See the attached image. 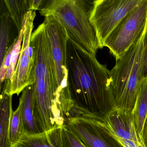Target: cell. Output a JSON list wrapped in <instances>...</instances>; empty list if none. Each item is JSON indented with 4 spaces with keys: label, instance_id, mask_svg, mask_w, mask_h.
<instances>
[{
    "label": "cell",
    "instance_id": "cell-1",
    "mask_svg": "<svg viewBox=\"0 0 147 147\" xmlns=\"http://www.w3.org/2000/svg\"><path fill=\"white\" fill-rule=\"evenodd\" d=\"M67 66L68 86L80 116L105 119L116 107L110 70L69 37Z\"/></svg>",
    "mask_w": 147,
    "mask_h": 147
},
{
    "label": "cell",
    "instance_id": "cell-2",
    "mask_svg": "<svg viewBox=\"0 0 147 147\" xmlns=\"http://www.w3.org/2000/svg\"><path fill=\"white\" fill-rule=\"evenodd\" d=\"M94 1H44L39 12L54 17L66 30L70 39L96 56L100 49L97 34L90 20Z\"/></svg>",
    "mask_w": 147,
    "mask_h": 147
},
{
    "label": "cell",
    "instance_id": "cell-3",
    "mask_svg": "<svg viewBox=\"0 0 147 147\" xmlns=\"http://www.w3.org/2000/svg\"><path fill=\"white\" fill-rule=\"evenodd\" d=\"M147 27V26H146ZM146 28L110 70L111 87L117 108L132 112L143 81L144 38Z\"/></svg>",
    "mask_w": 147,
    "mask_h": 147
},
{
    "label": "cell",
    "instance_id": "cell-4",
    "mask_svg": "<svg viewBox=\"0 0 147 147\" xmlns=\"http://www.w3.org/2000/svg\"><path fill=\"white\" fill-rule=\"evenodd\" d=\"M147 24V0H142L112 32L104 47L109 49L116 61L120 59L146 29Z\"/></svg>",
    "mask_w": 147,
    "mask_h": 147
},
{
    "label": "cell",
    "instance_id": "cell-5",
    "mask_svg": "<svg viewBox=\"0 0 147 147\" xmlns=\"http://www.w3.org/2000/svg\"><path fill=\"white\" fill-rule=\"evenodd\" d=\"M142 1V0H96L91 15L100 49L121 20Z\"/></svg>",
    "mask_w": 147,
    "mask_h": 147
},
{
    "label": "cell",
    "instance_id": "cell-6",
    "mask_svg": "<svg viewBox=\"0 0 147 147\" xmlns=\"http://www.w3.org/2000/svg\"><path fill=\"white\" fill-rule=\"evenodd\" d=\"M36 15L35 11H30L24 20L25 32L16 70L11 80L5 83L2 91L10 95H19L26 87L34 82L35 53L30 45V39Z\"/></svg>",
    "mask_w": 147,
    "mask_h": 147
},
{
    "label": "cell",
    "instance_id": "cell-7",
    "mask_svg": "<svg viewBox=\"0 0 147 147\" xmlns=\"http://www.w3.org/2000/svg\"><path fill=\"white\" fill-rule=\"evenodd\" d=\"M65 124L88 147H125L104 119L80 115L69 119Z\"/></svg>",
    "mask_w": 147,
    "mask_h": 147
},
{
    "label": "cell",
    "instance_id": "cell-8",
    "mask_svg": "<svg viewBox=\"0 0 147 147\" xmlns=\"http://www.w3.org/2000/svg\"><path fill=\"white\" fill-rule=\"evenodd\" d=\"M49 39L57 85L60 89L68 88L67 66V33L63 26L52 15L45 17L43 22Z\"/></svg>",
    "mask_w": 147,
    "mask_h": 147
},
{
    "label": "cell",
    "instance_id": "cell-9",
    "mask_svg": "<svg viewBox=\"0 0 147 147\" xmlns=\"http://www.w3.org/2000/svg\"><path fill=\"white\" fill-rule=\"evenodd\" d=\"M105 120L119 139L141 143L137 136L132 112L116 107L107 115Z\"/></svg>",
    "mask_w": 147,
    "mask_h": 147
},
{
    "label": "cell",
    "instance_id": "cell-10",
    "mask_svg": "<svg viewBox=\"0 0 147 147\" xmlns=\"http://www.w3.org/2000/svg\"><path fill=\"white\" fill-rule=\"evenodd\" d=\"M0 5V64L1 65L7 52L18 37L20 33L7 11L4 0H1Z\"/></svg>",
    "mask_w": 147,
    "mask_h": 147
},
{
    "label": "cell",
    "instance_id": "cell-11",
    "mask_svg": "<svg viewBox=\"0 0 147 147\" xmlns=\"http://www.w3.org/2000/svg\"><path fill=\"white\" fill-rule=\"evenodd\" d=\"M19 107L21 111L24 134L36 135L42 133L35 118L33 89L32 85L26 87L22 91Z\"/></svg>",
    "mask_w": 147,
    "mask_h": 147
},
{
    "label": "cell",
    "instance_id": "cell-12",
    "mask_svg": "<svg viewBox=\"0 0 147 147\" xmlns=\"http://www.w3.org/2000/svg\"><path fill=\"white\" fill-rule=\"evenodd\" d=\"M11 147H61V128L36 135L24 134Z\"/></svg>",
    "mask_w": 147,
    "mask_h": 147
},
{
    "label": "cell",
    "instance_id": "cell-13",
    "mask_svg": "<svg viewBox=\"0 0 147 147\" xmlns=\"http://www.w3.org/2000/svg\"><path fill=\"white\" fill-rule=\"evenodd\" d=\"M12 95L1 91L0 103V147H11L9 138V126L12 112Z\"/></svg>",
    "mask_w": 147,
    "mask_h": 147
},
{
    "label": "cell",
    "instance_id": "cell-14",
    "mask_svg": "<svg viewBox=\"0 0 147 147\" xmlns=\"http://www.w3.org/2000/svg\"><path fill=\"white\" fill-rule=\"evenodd\" d=\"M132 113L138 138L139 142L142 143L141 135L143 126L147 116V80L144 81L141 85L136 102Z\"/></svg>",
    "mask_w": 147,
    "mask_h": 147
},
{
    "label": "cell",
    "instance_id": "cell-15",
    "mask_svg": "<svg viewBox=\"0 0 147 147\" xmlns=\"http://www.w3.org/2000/svg\"><path fill=\"white\" fill-rule=\"evenodd\" d=\"M7 11L19 33L24 26L25 18L30 11L29 0H4Z\"/></svg>",
    "mask_w": 147,
    "mask_h": 147
},
{
    "label": "cell",
    "instance_id": "cell-16",
    "mask_svg": "<svg viewBox=\"0 0 147 147\" xmlns=\"http://www.w3.org/2000/svg\"><path fill=\"white\" fill-rule=\"evenodd\" d=\"M24 135L23 121L20 108L18 106L12 111L9 126V138L11 146L15 144Z\"/></svg>",
    "mask_w": 147,
    "mask_h": 147
},
{
    "label": "cell",
    "instance_id": "cell-17",
    "mask_svg": "<svg viewBox=\"0 0 147 147\" xmlns=\"http://www.w3.org/2000/svg\"><path fill=\"white\" fill-rule=\"evenodd\" d=\"M61 147H88L84 141L67 125L61 127Z\"/></svg>",
    "mask_w": 147,
    "mask_h": 147
},
{
    "label": "cell",
    "instance_id": "cell-18",
    "mask_svg": "<svg viewBox=\"0 0 147 147\" xmlns=\"http://www.w3.org/2000/svg\"><path fill=\"white\" fill-rule=\"evenodd\" d=\"M24 29L23 27L15 42V45L12 52L11 64L7 69L5 79L4 82L5 83H8L11 80L16 70V67H17L20 51H21V47H22L21 43L23 42V37H24Z\"/></svg>",
    "mask_w": 147,
    "mask_h": 147
},
{
    "label": "cell",
    "instance_id": "cell-19",
    "mask_svg": "<svg viewBox=\"0 0 147 147\" xmlns=\"http://www.w3.org/2000/svg\"><path fill=\"white\" fill-rule=\"evenodd\" d=\"M147 80V26L144 38L143 54V81Z\"/></svg>",
    "mask_w": 147,
    "mask_h": 147
},
{
    "label": "cell",
    "instance_id": "cell-20",
    "mask_svg": "<svg viewBox=\"0 0 147 147\" xmlns=\"http://www.w3.org/2000/svg\"><path fill=\"white\" fill-rule=\"evenodd\" d=\"M44 1L43 0H29L30 11H39Z\"/></svg>",
    "mask_w": 147,
    "mask_h": 147
},
{
    "label": "cell",
    "instance_id": "cell-21",
    "mask_svg": "<svg viewBox=\"0 0 147 147\" xmlns=\"http://www.w3.org/2000/svg\"><path fill=\"white\" fill-rule=\"evenodd\" d=\"M120 142L122 143L125 147H144L143 144L141 143L135 142L130 140H123L119 139Z\"/></svg>",
    "mask_w": 147,
    "mask_h": 147
},
{
    "label": "cell",
    "instance_id": "cell-22",
    "mask_svg": "<svg viewBox=\"0 0 147 147\" xmlns=\"http://www.w3.org/2000/svg\"><path fill=\"white\" fill-rule=\"evenodd\" d=\"M141 138L144 146V147H147V116L143 126Z\"/></svg>",
    "mask_w": 147,
    "mask_h": 147
},
{
    "label": "cell",
    "instance_id": "cell-23",
    "mask_svg": "<svg viewBox=\"0 0 147 147\" xmlns=\"http://www.w3.org/2000/svg\"></svg>",
    "mask_w": 147,
    "mask_h": 147
}]
</instances>
